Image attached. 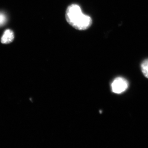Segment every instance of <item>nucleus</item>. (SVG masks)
<instances>
[{
  "label": "nucleus",
  "mask_w": 148,
  "mask_h": 148,
  "mask_svg": "<svg viewBox=\"0 0 148 148\" xmlns=\"http://www.w3.org/2000/svg\"><path fill=\"white\" fill-rule=\"evenodd\" d=\"M66 18L71 26L79 31L87 30L92 24L91 17L84 14L80 6L76 4H72L67 8Z\"/></svg>",
  "instance_id": "f257e3e1"
},
{
  "label": "nucleus",
  "mask_w": 148,
  "mask_h": 148,
  "mask_svg": "<svg viewBox=\"0 0 148 148\" xmlns=\"http://www.w3.org/2000/svg\"><path fill=\"white\" fill-rule=\"evenodd\" d=\"M128 86L127 81L123 78L119 77L114 80L112 83V90L114 93L119 94L125 91Z\"/></svg>",
  "instance_id": "f03ea898"
},
{
  "label": "nucleus",
  "mask_w": 148,
  "mask_h": 148,
  "mask_svg": "<svg viewBox=\"0 0 148 148\" xmlns=\"http://www.w3.org/2000/svg\"><path fill=\"white\" fill-rule=\"evenodd\" d=\"M14 39V34L11 30H7L4 33L1 40V42L3 44H8L11 42Z\"/></svg>",
  "instance_id": "7ed1b4c3"
},
{
  "label": "nucleus",
  "mask_w": 148,
  "mask_h": 148,
  "mask_svg": "<svg viewBox=\"0 0 148 148\" xmlns=\"http://www.w3.org/2000/svg\"><path fill=\"white\" fill-rule=\"evenodd\" d=\"M141 69L144 76L148 79V59L143 61L141 64Z\"/></svg>",
  "instance_id": "20e7f679"
},
{
  "label": "nucleus",
  "mask_w": 148,
  "mask_h": 148,
  "mask_svg": "<svg viewBox=\"0 0 148 148\" xmlns=\"http://www.w3.org/2000/svg\"><path fill=\"white\" fill-rule=\"evenodd\" d=\"M7 21V17L5 14L3 12H0V27L5 24Z\"/></svg>",
  "instance_id": "39448f33"
}]
</instances>
